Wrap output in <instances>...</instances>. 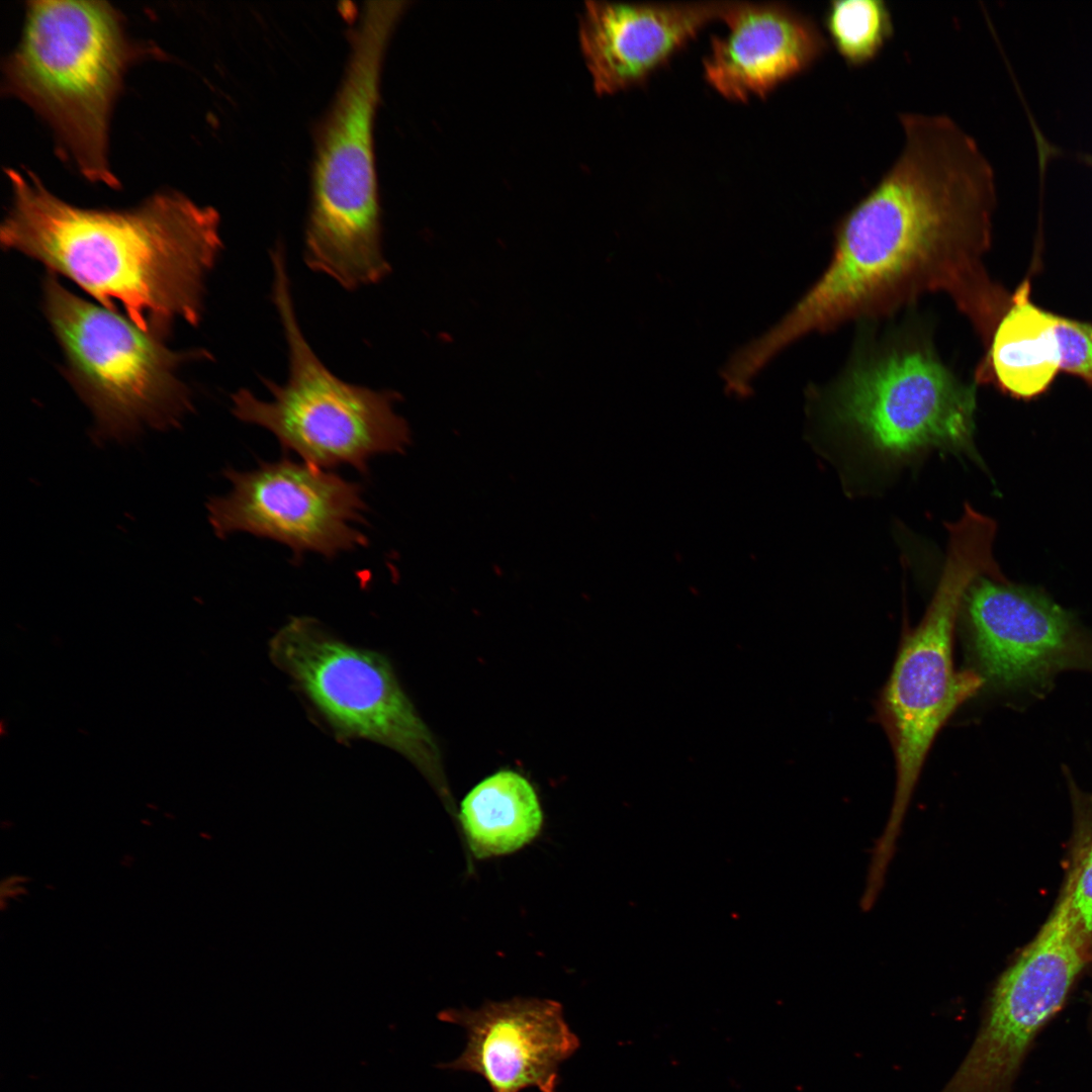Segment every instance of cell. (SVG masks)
Returning <instances> with one entry per match:
<instances>
[{
    "label": "cell",
    "mask_w": 1092,
    "mask_h": 1092,
    "mask_svg": "<svg viewBox=\"0 0 1092 1092\" xmlns=\"http://www.w3.org/2000/svg\"><path fill=\"white\" fill-rule=\"evenodd\" d=\"M11 205L1 245L63 275L109 310L163 337L176 320L199 323L205 278L222 241L219 215L162 191L123 210L83 208L32 172L7 169Z\"/></svg>",
    "instance_id": "7a4b0ae2"
},
{
    "label": "cell",
    "mask_w": 1092,
    "mask_h": 1092,
    "mask_svg": "<svg viewBox=\"0 0 1092 1092\" xmlns=\"http://www.w3.org/2000/svg\"><path fill=\"white\" fill-rule=\"evenodd\" d=\"M439 1019L466 1032L455 1060L440 1065L481 1076L491 1092H557L560 1066L580 1046L562 1005L550 999L515 997L477 1009L450 1008Z\"/></svg>",
    "instance_id": "4fadbf2b"
},
{
    "label": "cell",
    "mask_w": 1092,
    "mask_h": 1092,
    "mask_svg": "<svg viewBox=\"0 0 1092 1092\" xmlns=\"http://www.w3.org/2000/svg\"><path fill=\"white\" fill-rule=\"evenodd\" d=\"M1060 370L1092 386V323L1057 314Z\"/></svg>",
    "instance_id": "d6986e66"
},
{
    "label": "cell",
    "mask_w": 1092,
    "mask_h": 1092,
    "mask_svg": "<svg viewBox=\"0 0 1092 1092\" xmlns=\"http://www.w3.org/2000/svg\"><path fill=\"white\" fill-rule=\"evenodd\" d=\"M965 602L980 674L995 688L1042 695L1062 671H1092V634L1043 593L982 575Z\"/></svg>",
    "instance_id": "7c38bea8"
},
{
    "label": "cell",
    "mask_w": 1092,
    "mask_h": 1092,
    "mask_svg": "<svg viewBox=\"0 0 1092 1092\" xmlns=\"http://www.w3.org/2000/svg\"><path fill=\"white\" fill-rule=\"evenodd\" d=\"M1090 1025H1091V1028H1092V1009H1091V1016H1090Z\"/></svg>",
    "instance_id": "44dd1931"
},
{
    "label": "cell",
    "mask_w": 1092,
    "mask_h": 1092,
    "mask_svg": "<svg viewBox=\"0 0 1092 1092\" xmlns=\"http://www.w3.org/2000/svg\"><path fill=\"white\" fill-rule=\"evenodd\" d=\"M898 118L899 156L838 222L824 273L750 342L756 362L766 365L808 334L885 315L928 292L945 293L989 342L1011 298L983 264L996 205L993 168L950 116Z\"/></svg>",
    "instance_id": "6da1fadb"
},
{
    "label": "cell",
    "mask_w": 1092,
    "mask_h": 1092,
    "mask_svg": "<svg viewBox=\"0 0 1092 1092\" xmlns=\"http://www.w3.org/2000/svg\"><path fill=\"white\" fill-rule=\"evenodd\" d=\"M233 487L206 504L218 538L246 532L288 546L299 563L305 552L334 558L369 544L351 523H365L360 484L288 457L261 461L250 471L223 470Z\"/></svg>",
    "instance_id": "8fae6325"
},
{
    "label": "cell",
    "mask_w": 1092,
    "mask_h": 1092,
    "mask_svg": "<svg viewBox=\"0 0 1092 1092\" xmlns=\"http://www.w3.org/2000/svg\"><path fill=\"white\" fill-rule=\"evenodd\" d=\"M944 567L930 605L900 646L880 703L881 719L896 761V791L889 822L876 847L893 854L902 820L934 738L954 711L985 680L978 671L956 670L952 644L961 603L972 582L1001 576L992 556L993 521L967 507L948 526Z\"/></svg>",
    "instance_id": "5b68a950"
},
{
    "label": "cell",
    "mask_w": 1092,
    "mask_h": 1092,
    "mask_svg": "<svg viewBox=\"0 0 1092 1092\" xmlns=\"http://www.w3.org/2000/svg\"><path fill=\"white\" fill-rule=\"evenodd\" d=\"M460 820L476 857L513 852L539 833L543 816L531 784L512 770L476 785L461 803Z\"/></svg>",
    "instance_id": "e0dca14e"
},
{
    "label": "cell",
    "mask_w": 1092,
    "mask_h": 1092,
    "mask_svg": "<svg viewBox=\"0 0 1092 1092\" xmlns=\"http://www.w3.org/2000/svg\"><path fill=\"white\" fill-rule=\"evenodd\" d=\"M272 299L288 349L289 374L280 385L263 379L272 398L250 390L232 395V413L240 421L270 431L285 453L320 468L349 464L368 473L371 457L401 453L408 444L405 421L393 411L396 392L352 384L337 377L320 360L297 322L281 245L271 251Z\"/></svg>",
    "instance_id": "8992f818"
},
{
    "label": "cell",
    "mask_w": 1092,
    "mask_h": 1092,
    "mask_svg": "<svg viewBox=\"0 0 1092 1092\" xmlns=\"http://www.w3.org/2000/svg\"><path fill=\"white\" fill-rule=\"evenodd\" d=\"M140 51L107 2L30 1L20 41L4 63V90L49 123L63 155L86 179L115 188L110 115Z\"/></svg>",
    "instance_id": "277c9868"
},
{
    "label": "cell",
    "mask_w": 1092,
    "mask_h": 1092,
    "mask_svg": "<svg viewBox=\"0 0 1092 1092\" xmlns=\"http://www.w3.org/2000/svg\"><path fill=\"white\" fill-rule=\"evenodd\" d=\"M832 46L850 67L873 61L894 34L891 10L883 0H834L824 13Z\"/></svg>",
    "instance_id": "ac0fdd59"
},
{
    "label": "cell",
    "mask_w": 1092,
    "mask_h": 1092,
    "mask_svg": "<svg viewBox=\"0 0 1092 1092\" xmlns=\"http://www.w3.org/2000/svg\"><path fill=\"white\" fill-rule=\"evenodd\" d=\"M270 656L338 735L385 745L421 766L429 732L380 654L350 645L310 617H293L270 641Z\"/></svg>",
    "instance_id": "30bf717a"
},
{
    "label": "cell",
    "mask_w": 1092,
    "mask_h": 1092,
    "mask_svg": "<svg viewBox=\"0 0 1092 1092\" xmlns=\"http://www.w3.org/2000/svg\"><path fill=\"white\" fill-rule=\"evenodd\" d=\"M43 294L67 376L95 417L96 442L127 441L145 426H178L191 407L176 375L187 354L171 351L161 336L70 292L53 273Z\"/></svg>",
    "instance_id": "52a82bcc"
},
{
    "label": "cell",
    "mask_w": 1092,
    "mask_h": 1092,
    "mask_svg": "<svg viewBox=\"0 0 1092 1092\" xmlns=\"http://www.w3.org/2000/svg\"><path fill=\"white\" fill-rule=\"evenodd\" d=\"M1028 280L1011 294L979 365L977 381L993 382L1004 393L1031 399L1044 393L1060 370L1056 315L1029 297Z\"/></svg>",
    "instance_id": "2e32d148"
},
{
    "label": "cell",
    "mask_w": 1092,
    "mask_h": 1092,
    "mask_svg": "<svg viewBox=\"0 0 1092 1092\" xmlns=\"http://www.w3.org/2000/svg\"><path fill=\"white\" fill-rule=\"evenodd\" d=\"M828 412L885 461L930 449L980 460L974 446L976 388L922 342H900L856 360L827 394Z\"/></svg>",
    "instance_id": "ba28073f"
},
{
    "label": "cell",
    "mask_w": 1092,
    "mask_h": 1092,
    "mask_svg": "<svg viewBox=\"0 0 1092 1092\" xmlns=\"http://www.w3.org/2000/svg\"><path fill=\"white\" fill-rule=\"evenodd\" d=\"M1072 890L1067 875L1048 919L996 982L973 1043L953 1073L964 1092H1013L1036 1035L1092 962Z\"/></svg>",
    "instance_id": "9c48e42d"
},
{
    "label": "cell",
    "mask_w": 1092,
    "mask_h": 1092,
    "mask_svg": "<svg viewBox=\"0 0 1092 1092\" xmlns=\"http://www.w3.org/2000/svg\"><path fill=\"white\" fill-rule=\"evenodd\" d=\"M1074 849L1072 906L1092 948V838L1085 835Z\"/></svg>",
    "instance_id": "ffe728a7"
},
{
    "label": "cell",
    "mask_w": 1092,
    "mask_h": 1092,
    "mask_svg": "<svg viewBox=\"0 0 1092 1092\" xmlns=\"http://www.w3.org/2000/svg\"><path fill=\"white\" fill-rule=\"evenodd\" d=\"M729 4L585 2L579 42L596 91L612 94L645 81Z\"/></svg>",
    "instance_id": "5bb4252c"
},
{
    "label": "cell",
    "mask_w": 1092,
    "mask_h": 1092,
    "mask_svg": "<svg viewBox=\"0 0 1092 1092\" xmlns=\"http://www.w3.org/2000/svg\"><path fill=\"white\" fill-rule=\"evenodd\" d=\"M721 19L727 30L711 38L703 69L710 86L731 100L765 96L828 49L816 22L782 2L730 1Z\"/></svg>",
    "instance_id": "9a60e30c"
},
{
    "label": "cell",
    "mask_w": 1092,
    "mask_h": 1092,
    "mask_svg": "<svg viewBox=\"0 0 1092 1092\" xmlns=\"http://www.w3.org/2000/svg\"><path fill=\"white\" fill-rule=\"evenodd\" d=\"M404 5L365 3L340 88L316 134L303 258L348 290L378 283L390 269L382 250L373 124L385 51Z\"/></svg>",
    "instance_id": "3957f363"
}]
</instances>
